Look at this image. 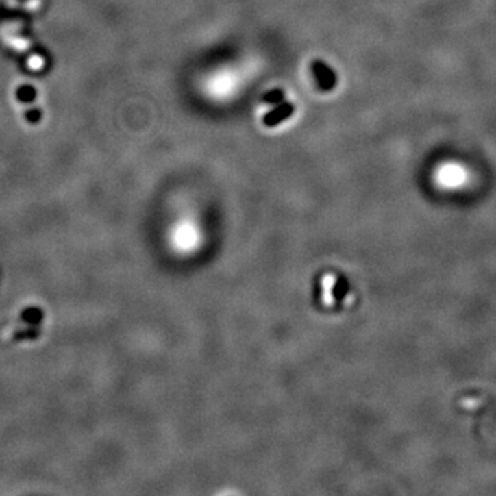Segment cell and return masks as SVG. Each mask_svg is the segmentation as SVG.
Segmentation results:
<instances>
[{"instance_id":"4","label":"cell","mask_w":496,"mask_h":496,"mask_svg":"<svg viewBox=\"0 0 496 496\" xmlns=\"http://www.w3.org/2000/svg\"><path fill=\"white\" fill-rule=\"evenodd\" d=\"M23 91V99L24 101H31L34 97H35V91L31 88V87H25L21 90ZM21 99V101H23Z\"/></svg>"},{"instance_id":"3","label":"cell","mask_w":496,"mask_h":496,"mask_svg":"<svg viewBox=\"0 0 496 496\" xmlns=\"http://www.w3.org/2000/svg\"><path fill=\"white\" fill-rule=\"evenodd\" d=\"M284 97H286V95H284V91L276 88V90H272V91L266 92V94L264 95V101L268 102V103L279 105V103H282V102L284 101Z\"/></svg>"},{"instance_id":"1","label":"cell","mask_w":496,"mask_h":496,"mask_svg":"<svg viewBox=\"0 0 496 496\" xmlns=\"http://www.w3.org/2000/svg\"><path fill=\"white\" fill-rule=\"evenodd\" d=\"M312 71L314 73V77L317 80V84L321 90L330 91L336 84V75L335 72L323 61H313Z\"/></svg>"},{"instance_id":"2","label":"cell","mask_w":496,"mask_h":496,"mask_svg":"<svg viewBox=\"0 0 496 496\" xmlns=\"http://www.w3.org/2000/svg\"><path fill=\"white\" fill-rule=\"evenodd\" d=\"M293 113H294V105L290 103V102H282L264 117L265 126L275 127V126H277V124H280L283 120L288 119Z\"/></svg>"}]
</instances>
